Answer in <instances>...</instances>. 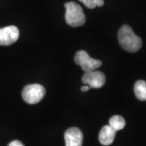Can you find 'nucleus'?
Returning <instances> with one entry per match:
<instances>
[{
	"label": "nucleus",
	"mask_w": 146,
	"mask_h": 146,
	"mask_svg": "<svg viewBox=\"0 0 146 146\" xmlns=\"http://www.w3.org/2000/svg\"><path fill=\"white\" fill-rule=\"evenodd\" d=\"M118 38L120 46L126 51L131 53L137 52L142 46V41L140 36L128 25H123L118 33Z\"/></svg>",
	"instance_id": "obj_1"
},
{
	"label": "nucleus",
	"mask_w": 146,
	"mask_h": 146,
	"mask_svg": "<svg viewBox=\"0 0 146 146\" xmlns=\"http://www.w3.org/2000/svg\"><path fill=\"white\" fill-rule=\"evenodd\" d=\"M65 20L68 25L72 27L82 26L85 23V16L83 9L78 3L69 2L65 3Z\"/></svg>",
	"instance_id": "obj_2"
},
{
	"label": "nucleus",
	"mask_w": 146,
	"mask_h": 146,
	"mask_svg": "<svg viewBox=\"0 0 146 146\" xmlns=\"http://www.w3.org/2000/svg\"><path fill=\"white\" fill-rule=\"evenodd\" d=\"M46 94V89L39 84L25 86L22 91V98L29 104H36L41 102Z\"/></svg>",
	"instance_id": "obj_3"
},
{
	"label": "nucleus",
	"mask_w": 146,
	"mask_h": 146,
	"mask_svg": "<svg viewBox=\"0 0 146 146\" xmlns=\"http://www.w3.org/2000/svg\"><path fill=\"white\" fill-rule=\"evenodd\" d=\"M75 62L76 63L80 66L84 72H88L91 71H95L96 69L99 68L102 63L98 60L91 58L88 54V53L84 50H80L75 55Z\"/></svg>",
	"instance_id": "obj_4"
},
{
	"label": "nucleus",
	"mask_w": 146,
	"mask_h": 146,
	"mask_svg": "<svg viewBox=\"0 0 146 146\" xmlns=\"http://www.w3.org/2000/svg\"><path fill=\"white\" fill-rule=\"evenodd\" d=\"M82 82L89 88L99 89L106 84V76L99 71H91L84 72L82 77Z\"/></svg>",
	"instance_id": "obj_5"
},
{
	"label": "nucleus",
	"mask_w": 146,
	"mask_h": 146,
	"mask_svg": "<svg viewBox=\"0 0 146 146\" xmlns=\"http://www.w3.org/2000/svg\"><path fill=\"white\" fill-rule=\"evenodd\" d=\"M20 31L14 25L0 29V46H11L18 40Z\"/></svg>",
	"instance_id": "obj_6"
},
{
	"label": "nucleus",
	"mask_w": 146,
	"mask_h": 146,
	"mask_svg": "<svg viewBox=\"0 0 146 146\" xmlns=\"http://www.w3.org/2000/svg\"><path fill=\"white\" fill-rule=\"evenodd\" d=\"M66 146H82L83 134L77 127H71L64 134Z\"/></svg>",
	"instance_id": "obj_7"
},
{
	"label": "nucleus",
	"mask_w": 146,
	"mask_h": 146,
	"mask_svg": "<svg viewBox=\"0 0 146 146\" xmlns=\"http://www.w3.org/2000/svg\"><path fill=\"white\" fill-rule=\"evenodd\" d=\"M116 131H115L110 126H104L99 132L98 140L103 145H110L115 141Z\"/></svg>",
	"instance_id": "obj_8"
},
{
	"label": "nucleus",
	"mask_w": 146,
	"mask_h": 146,
	"mask_svg": "<svg viewBox=\"0 0 146 146\" xmlns=\"http://www.w3.org/2000/svg\"><path fill=\"white\" fill-rule=\"evenodd\" d=\"M134 92L136 98L141 101H146V82L144 80L136 81L134 85Z\"/></svg>",
	"instance_id": "obj_9"
},
{
	"label": "nucleus",
	"mask_w": 146,
	"mask_h": 146,
	"mask_svg": "<svg viewBox=\"0 0 146 146\" xmlns=\"http://www.w3.org/2000/svg\"><path fill=\"white\" fill-rule=\"evenodd\" d=\"M109 126H110L115 131H120L123 129L126 126L125 119L120 115L112 116L109 121Z\"/></svg>",
	"instance_id": "obj_10"
},
{
	"label": "nucleus",
	"mask_w": 146,
	"mask_h": 146,
	"mask_svg": "<svg viewBox=\"0 0 146 146\" xmlns=\"http://www.w3.org/2000/svg\"><path fill=\"white\" fill-rule=\"evenodd\" d=\"M84 5L89 9L95 8L96 7H102L104 5V0H79Z\"/></svg>",
	"instance_id": "obj_11"
},
{
	"label": "nucleus",
	"mask_w": 146,
	"mask_h": 146,
	"mask_svg": "<svg viewBox=\"0 0 146 146\" xmlns=\"http://www.w3.org/2000/svg\"><path fill=\"white\" fill-rule=\"evenodd\" d=\"M8 146H25L21 141H13L11 142L10 144L8 145Z\"/></svg>",
	"instance_id": "obj_12"
},
{
	"label": "nucleus",
	"mask_w": 146,
	"mask_h": 146,
	"mask_svg": "<svg viewBox=\"0 0 146 146\" xmlns=\"http://www.w3.org/2000/svg\"><path fill=\"white\" fill-rule=\"evenodd\" d=\"M89 89H90V88H89L88 85H84V86L81 87V91H82V92H86V91H88Z\"/></svg>",
	"instance_id": "obj_13"
}]
</instances>
